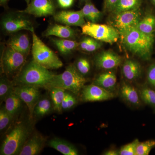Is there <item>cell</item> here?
Listing matches in <instances>:
<instances>
[{"label":"cell","mask_w":155,"mask_h":155,"mask_svg":"<svg viewBox=\"0 0 155 155\" xmlns=\"http://www.w3.org/2000/svg\"><path fill=\"white\" fill-rule=\"evenodd\" d=\"M119 32L121 42L128 51L144 61L151 59L154 42V34L143 33L136 27Z\"/></svg>","instance_id":"obj_1"},{"label":"cell","mask_w":155,"mask_h":155,"mask_svg":"<svg viewBox=\"0 0 155 155\" xmlns=\"http://www.w3.org/2000/svg\"><path fill=\"white\" fill-rule=\"evenodd\" d=\"M54 75V74L48 69L33 60L24 68L16 81L18 85L46 88Z\"/></svg>","instance_id":"obj_2"},{"label":"cell","mask_w":155,"mask_h":155,"mask_svg":"<svg viewBox=\"0 0 155 155\" xmlns=\"http://www.w3.org/2000/svg\"><path fill=\"white\" fill-rule=\"evenodd\" d=\"M87 80L84 75L78 72L76 67L70 64L61 74L55 75L46 88L58 87L64 89L78 94L83 89Z\"/></svg>","instance_id":"obj_3"},{"label":"cell","mask_w":155,"mask_h":155,"mask_svg":"<svg viewBox=\"0 0 155 155\" xmlns=\"http://www.w3.org/2000/svg\"><path fill=\"white\" fill-rule=\"evenodd\" d=\"M31 48L33 60L47 69H58L63 67V63L55 53L47 46L32 31Z\"/></svg>","instance_id":"obj_4"},{"label":"cell","mask_w":155,"mask_h":155,"mask_svg":"<svg viewBox=\"0 0 155 155\" xmlns=\"http://www.w3.org/2000/svg\"><path fill=\"white\" fill-rule=\"evenodd\" d=\"M27 127L22 124L16 125L6 136L1 147V155H19L28 135Z\"/></svg>","instance_id":"obj_5"},{"label":"cell","mask_w":155,"mask_h":155,"mask_svg":"<svg viewBox=\"0 0 155 155\" xmlns=\"http://www.w3.org/2000/svg\"><path fill=\"white\" fill-rule=\"evenodd\" d=\"M83 34L100 41L113 44L118 41L120 34L114 26L88 22L81 27Z\"/></svg>","instance_id":"obj_6"},{"label":"cell","mask_w":155,"mask_h":155,"mask_svg":"<svg viewBox=\"0 0 155 155\" xmlns=\"http://www.w3.org/2000/svg\"><path fill=\"white\" fill-rule=\"evenodd\" d=\"M25 57L22 53L8 46L2 57L3 71L8 75L14 74L24 64Z\"/></svg>","instance_id":"obj_7"},{"label":"cell","mask_w":155,"mask_h":155,"mask_svg":"<svg viewBox=\"0 0 155 155\" xmlns=\"http://www.w3.org/2000/svg\"><path fill=\"white\" fill-rule=\"evenodd\" d=\"M114 15L113 26L119 32L131 27H136L141 19L140 9L123 11Z\"/></svg>","instance_id":"obj_8"},{"label":"cell","mask_w":155,"mask_h":155,"mask_svg":"<svg viewBox=\"0 0 155 155\" xmlns=\"http://www.w3.org/2000/svg\"><path fill=\"white\" fill-rule=\"evenodd\" d=\"M2 26L5 31L14 33L21 30L34 31L33 24L30 20L20 15H9L3 19Z\"/></svg>","instance_id":"obj_9"},{"label":"cell","mask_w":155,"mask_h":155,"mask_svg":"<svg viewBox=\"0 0 155 155\" xmlns=\"http://www.w3.org/2000/svg\"><path fill=\"white\" fill-rule=\"evenodd\" d=\"M14 91L28 107L30 117L34 114L35 108L39 101L40 91L38 87L27 85H18Z\"/></svg>","instance_id":"obj_10"},{"label":"cell","mask_w":155,"mask_h":155,"mask_svg":"<svg viewBox=\"0 0 155 155\" xmlns=\"http://www.w3.org/2000/svg\"><path fill=\"white\" fill-rule=\"evenodd\" d=\"M19 12L36 17H47L55 14V7L51 0H32L27 8Z\"/></svg>","instance_id":"obj_11"},{"label":"cell","mask_w":155,"mask_h":155,"mask_svg":"<svg viewBox=\"0 0 155 155\" xmlns=\"http://www.w3.org/2000/svg\"><path fill=\"white\" fill-rule=\"evenodd\" d=\"M114 97L112 92L93 84L84 87L81 98L84 102L102 101L110 99Z\"/></svg>","instance_id":"obj_12"},{"label":"cell","mask_w":155,"mask_h":155,"mask_svg":"<svg viewBox=\"0 0 155 155\" xmlns=\"http://www.w3.org/2000/svg\"><path fill=\"white\" fill-rule=\"evenodd\" d=\"M122 63V58L110 50L102 52L95 58L97 67L105 70L115 69L120 66Z\"/></svg>","instance_id":"obj_13"},{"label":"cell","mask_w":155,"mask_h":155,"mask_svg":"<svg viewBox=\"0 0 155 155\" xmlns=\"http://www.w3.org/2000/svg\"><path fill=\"white\" fill-rule=\"evenodd\" d=\"M54 20L68 26L82 27L86 23L84 17L81 12L79 11H62L54 15Z\"/></svg>","instance_id":"obj_14"},{"label":"cell","mask_w":155,"mask_h":155,"mask_svg":"<svg viewBox=\"0 0 155 155\" xmlns=\"http://www.w3.org/2000/svg\"><path fill=\"white\" fill-rule=\"evenodd\" d=\"M45 142L44 137L42 136L35 134L25 142L19 155L38 154L43 148Z\"/></svg>","instance_id":"obj_15"},{"label":"cell","mask_w":155,"mask_h":155,"mask_svg":"<svg viewBox=\"0 0 155 155\" xmlns=\"http://www.w3.org/2000/svg\"><path fill=\"white\" fill-rule=\"evenodd\" d=\"M8 46L26 56L31 48L30 41L28 35L25 34H18L10 39Z\"/></svg>","instance_id":"obj_16"},{"label":"cell","mask_w":155,"mask_h":155,"mask_svg":"<svg viewBox=\"0 0 155 155\" xmlns=\"http://www.w3.org/2000/svg\"><path fill=\"white\" fill-rule=\"evenodd\" d=\"M122 74L127 80L133 81L141 75V65L135 60L128 59L124 62L122 67Z\"/></svg>","instance_id":"obj_17"},{"label":"cell","mask_w":155,"mask_h":155,"mask_svg":"<svg viewBox=\"0 0 155 155\" xmlns=\"http://www.w3.org/2000/svg\"><path fill=\"white\" fill-rule=\"evenodd\" d=\"M117 78L113 71H108L100 74L95 78L93 84L112 92L116 89Z\"/></svg>","instance_id":"obj_18"},{"label":"cell","mask_w":155,"mask_h":155,"mask_svg":"<svg viewBox=\"0 0 155 155\" xmlns=\"http://www.w3.org/2000/svg\"><path fill=\"white\" fill-rule=\"evenodd\" d=\"M45 36H55L63 39L74 38L75 36V31L68 25L54 24L50 26L46 30Z\"/></svg>","instance_id":"obj_19"},{"label":"cell","mask_w":155,"mask_h":155,"mask_svg":"<svg viewBox=\"0 0 155 155\" xmlns=\"http://www.w3.org/2000/svg\"><path fill=\"white\" fill-rule=\"evenodd\" d=\"M49 145L64 155L78 154V151L74 146L61 139H53L49 142Z\"/></svg>","instance_id":"obj_20"},{"label":"cell","mask_w":155,"mask_h":155,"mask_svg":"<svg viewBox=\"0 0 155 155\" xmlns=\"http://www.w3.org/2000/svg\"><path fill=\"white\" fill-rule=\"evenodd\" d=\"M120 94L125 101L134 106H138L140 100L138 93L134 87L126 83L122 84L120 88Z\"/></svg>","instance_id":"obj_21"},{"label":"cell","mask_w":155,"mask_h":155,"mask_svg":"<svg viewBox=\"0 0 155 155\" xmlns=\"http://www.w3.org/2000/svg\"><path fill=\"white\" fill-rule=\"evenodd\" d=\"M5 108L6 110L14 116L18 113L20 110L22 104V101L15 93L14 90L9 94L5 101Z\"/></svg>","instance_id":"obj_22"},{"label":"cell","mask_w":155,"mask_h":155,"mask_svg":"<svg viewBox=\"0 0 155 155\" xmlns=\"http://www.w3.org/2000/svg\"><path fill=\"white\" fill-rule=\"evenodd\" d=\"M52 41L59 51L65 55L72 52L79 46V42L71 40L53 39Z\"/></svg>","instance_id":"obj_23"},{"label":"cell","mask_w":155,"mask_h":155,"mask_svg":"<svg viewBox=\"0 0 155 155\" xmlns=\"http://www.w3.org/2000/svg\"><path fill=\"white\" fill-rule=\"evenodd\" d=\"M137 28L143 33L152 34L155 32V17L152 14L146 15L141 18L136 26Z\"/></svg>","instance_id":"obj_24"},{"label":"cell","mask_w":155,"mask_h":155,"mask_svg":"<svg viewBox=\"0 0 155 155\" xmlns=\"http://www.w3.org/2000/svg\"><path fill=\"white\" fill-rule=\"evenodd\" d=\"M141 0H119L112 13L114 14L123 11L139 9Z\"/></svg>","instance_id":"obj_25"},{"label":"cell","mask_w":155,"mask_h":155,"mask_svg":"<svg viewBox=\"0 0 155 155\" xmlns=\"http://www.w3.org/2000/svg\"><path fill=\"white\" fill-rule=\"evenodd\" d=\"M49 91L54 109L61 113L62 111V103L66 94V90L63 88L54 87L51 89Z\"/></svg>","instance_id":"obj_26"},{"label":"cell","mask_w":155,"mask_h":155,"mask_svg":"<svg viewBox=\"0 0 155 155\" xmlns=\"http://www.w3.org/2000/svg\"><path fill=\"white\" fill-rule=\"evenodd\" d=\"M101 42L92 37L85 38L79 42V47L84 51L92 52L101 47Z\"/></svg>","instance_id":"obj_27"},{"label":"cell","mask_w":155,"mask_h":155,"mask_svg":"<svg viewBox=\"0 0 155 155\" xmlns=\"http://www.w3.org/2000/svg\"><path fill=\"white\" fill-rule=\"evenodd\" d=\"M51 103L48 99L40 100L35 108L34 114L36 116L41 117L47 115L51 110Z\"/></svg>","instance_id":"obj_28"},{"label":"cell","mask_w":155,"mask_h":155,"mask_svg":"<svg viewBox=\"0 0 155 155\" xmlns=\"http://www.w3.org/2000/svg\"><path fill=\"white\" fill-rule=\"evenodd\" d=\"M155 147V140L139 142L137 147L136 155H148Z\"/></svg>","instance_id":"obj_29"},{"label":"cell","mask_w":155,"mask_h":155,"mask_svg":"<svg viewBox=\"0 0 155 155\" xmlns=\"http://www.w3.org/2000/svg\"><path fill=\"white\" fill-rule=\"evenodd\" d=\"M13 84L6 78H1L0 81V101H5L9 94L14 90Z\"/></svg>","instance_id":"obj_30"},{"label":"cell","mask_w":155,"mask_h":155,"mask_svg":"<svg viewBox=\"0 0 155 155\" xmlns=\"http://www.w3.org/2000/svg\"><path fill=\"white\" fill-rule=\"evenodd\" d=\"M140 96L145 103L155 107L154 91L147 87L142 89L140 92Z\"/></svg>","instance_id":"obj_31"},{"label":"cell","mask_w":155,"mask_h":155,"mask_svg":"<svg viewBox=\"0 0 155 155\" xmlns=\"http://www.w3.org/2000/svg\"><path fill=\"white\" fill-rule=\"evenodd\" d=\"M13 116L6 110L5 107H1L0 110V130L5 129L10 124Z\"/></svg>","instance_id":"obj_32"},{"label":"cell","mask_w":155,"mask_h":155,"mask_svg":"<svg viewBox=\"0 0 155 155\" xmlns=\"http://www.w3.org/2000/svg\"><path fill=\"white\" fill-rule=\"evenodd\" d=\"M139 142L138 140L136 139L132 142L123 146L119 151V155H136L137 147Z\"/></svg>","instance_id":"obj_33"},{"label":"cell","mask_w":155,"mask_h":155,"mask_svg":"<svg viewBox=\"0 0 155 155\" xmlns=\"http://www.w3.org/2000/svg\"><path fill=\"white\" fill-rule=\"evenodd\" d=\"M75 67L78 72L84 76L88 74L91 69L89 61L85 58L79 59L77 61Z\"/></svg>","instance_id":"obj_34"},{"label":"cell","mask_w":155,"mask_h":155,"mask_svg":"<svg viewBox=\"0 0 155 155\" xmlns=\"http://www.w3.org/2000/svg\"><path fill=\"white\" fill-rule=\"evenodd\" d=\"M77 101L74 96L66 92L62 103V110L72 109L76 105Z\"/></svg>","instance_id":"obj_35"},{"label":"cell","mask_w":155,"mask_h":155,"mask_svg":"<svg viewBox=\"0 0 155 155\" xmlns=\"http://www.w3.org/2000/svg\"><path fill=\"white\" fill-rule=\"evenodd\" d=\"M147 78L150 84L155 88V63L152 64L149 67Z\"/></svg>","instance_id":"obj_36"},{"label":"cell","mask_w":155,"mask_h":155,"mask_svg":"<svg viewBox=\"0 0 155 155\" xmlns=\"http://www.w3.org/2000/svg\"><path fill=\"white\" fill-rule=\"evenodd\" d=\"M90 6L91 12V22H97L101 18V13L90 2Z\"/></svg>","instance_id":"obj_37"},{"label":"cell","mask_w":155,"mask_h":155,"mask_svg":"<svg viewBox=\"0 0 155 155\" xmlns=\"http://www.w3.org/2000/svg\"><path fill=\"white\" fill-rule=\"evenodd\" d=\"M119 1V0H105L104 4V11L112 12Z\"/></svg>","instance_id":"obj_38"},{"label":"cell","mask_w":155,"mask_h":155,"mask_svg":"<svg viewBox=\"0 0 155 155\" xmlns=\"http://www.w3.org/2000/svg\"><path fill=\"white\" fill-rule=\"evenodd\" d=\"M90 4V2L85 3V5L81 9V11L84 18H86L87 19L91 22V12Z\"/></svg>","instance_id":"obj_39"},{"label":"cell","mask_w":155,"mask_h":155,"mask_svg":"<svg viewBox=\"0 0 155 155\" xmlns=\"http://www.w3.org/2000/svg\"><path fill=\"white\" fill-rule=\"evenodd\" d=\"M60 7L63 8H70L73 4L74 0H58Z\"/></svg>","instance_id":"obj_40"},{"label":"cell","mask_w":155,"mask_h":155,"mask_svg":"<svg viewBox=\"0 0 155 155\" xmlns=\"http://www.w3.org/2000/svg\"><path fill=\"white\" fill-rule=\"evenodd\" d=\"M106 155H119V152L116 150H109L103 154Z\"/></svg>","instance_id":"obj_41"},{"label":"cell","mask_w":155,"mask_h":155,"mask_svg":"<svg viewBox=\"0 0 155 155\" xmlns=\"http://www.w3.org/2000/svg\"><path fill=\"white\" fill-rule=\"evenodd\" d=\"M7 1H8V0H0V2H1V5H2V4L6 3Z\"/></svg>","instance_id":"obj_42"},{"label":"cell","mask_w":155,"mask_h":155,"mask_svg":"<svg viewBox=\"0 0 155 155\" xmlns=\"http://www.w3.org/2000/svg\"><path fill=\"white\" fill-rule=\"evenodd\" d=\"M80 1L81 2H84L85 3L87 2H88L89 0H80Z\"/></svg>","instance_id":"obj_43"},{"label":"cell","mask_w":155,"mask_h":155,"mask_svg":"<svg viewBox=\"0 0 155 155\" xmlns=\"http://www.w3.org/2000/svg\"><path fill=\"white\" fill-rule=\"evenodd\" d=\"M25 2L27 3V5H28V4H29V3H30V0H25Z\"/></svg>","instance_id":"obj_44"},{"label":"cell","mask_w":155,"mask_h":155,"mask_svg":"<svg viewBox=\"0 0 155 155\" xmlns=\"http://www.w3.org/2000/svg\"><path fill=\"white\" fill-rule=\"evenodd\" d=\"M151 1L152 2L153 4L155 5V0H151Z\"/></svg>","instance_id":"obj_45"}]
</instances>
